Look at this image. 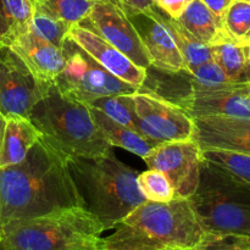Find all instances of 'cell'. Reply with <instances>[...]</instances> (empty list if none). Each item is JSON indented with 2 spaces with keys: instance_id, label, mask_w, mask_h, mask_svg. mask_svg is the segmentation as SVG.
<instances>
[{
  "instance_id": "cell-13",
  "label": "cell",
  "mask_w": 250,
  "mask_h": 250,
  "mask_svg": "<svg viewBox=\"0 0 250 250\" xmlns=\"http://www.w3.org/2000/svg\"><path fill=\"white\" fill-rule=\"evenodd\" d=\"M192 139L200 150L220 149L250 155V119L204 116L193 119Z\"/></svg>"
},
{
  "instance_id": "cell-22",
  "label": "cell",
  "mask_w": 250,
  "mask_h": 250,
  "mask_svg": "<svg viewBox=\"0 0 250 250\" xmlns=\"http://www.w3.org/2000/svg\"><path fill=\"white\" fill-rule=\"evenodd\" d=\"M212 60L226 72L233 82H239V77L246 62L244 45L227 34L226 31L210 44Z\"/></svg>"
},
{
  "instance_id": "cell-38",
  "label": "cell",
  "mask_w": 250,
  "mask_h": 250,
  "mask_svg": "<svg viewBox=\"0 0 250 250\" xmlns=\"http://www.w3.org/2000/svg\"><path fill=\"white\" fill-rule=\"evenodd\" d=\"M0 250H7L6 247L4 246V243H2L1 241H0Z\"/></svg>"
},
{
  "instance_id": "cell-2",
  "label": "cell",
  "mask_w": 250,
  "mask_h": 250,
  "mask_svg": "<svg viewBox=\"0 0 250 250\" xmlns=\"http://www.w3.org/2000/svg\"><path fill=\"white\" fill-rule=\"evenodd\" d=\"M82 208L97 217L104 231L115 229L146 198L138 187V171L114 154L66 159Z\"/></svg>"
},
{
  "instance_id": "cell-34",
  "label": "cell",
  "mask_w": 250,
  "mask_h": 250,
  "mask_svg": "<svg viewBox=\"0 0 250 250\" xmlns=\"http://www.w3.org/2000/svg\"><path fill=\"white\" fill-rule=\"evenodd\" d=\"M234 0H203V2H204V4L214 12L215 16L219 17L222 22H224V17L227 9H229V5Z\"/></svg>"
},
{
  "instance_id": "cell-42",
  "label": "cell",
  "mask_w": 250,
  "mask_h": 250,
  "mask_svg": "<svg viewBox=\"0 0 250 250\" xmlns=\"http://www.w3.org/2000/svg\"><path fill=\"white\" fill-rule=\"evenodd\" d=\"M94 1H98V0H94Z\"/></svg>"
},
{
  "instance_id": "cell-36",
  "label": "cell",
  "mask_w": 250,
  "mask_h": 250,
  "mask_svg": "<svg viewBox=\"0 0 250 250\" xmlns=\"http://www.w3.org/2000/svg\"><path fill=\"white\" fill-rule=\"evenodd\" d=\"M5 125H6V119H5V117L1 115V112H0V142H1L2 133H4Z\"/></svg>"
},
{
  "instance_id": "cell-24",
  "label": "cell",
  "mask_w": 250,
  "mask_h": 250,
  "mask_svg": "<svg viewBox=\"0 0 250 250\" xmlns=\"http://www.w3.org/2000/svg\"><path fill=\"white\" fill-rule=\"evenodd\" d=\"M94 0H32L34 10L45 12L71 27L89 15Z\"/></svg>"
},
{
  "instance_id": "cell-11",
  "label": "cell",
  "mask_w": 250,
  "mask_h": 250,
  "mask_svg": "<svg viewBox=\"0 0 250 250\" xmlns=\"http://www.w3.org/2000/svg\"><path fill=\"white\" fill-rule=\"evenodd\" d=\"M80 24L99 34L139 67L146 70L151 65L132 22L119 6L109 0L95 1L89 15Z\"/></svg>"
},
{
  "instance_id": "cell-30",
  "label": "cell",
  "mask_w": 250,
  "mask_h": 250,
  "mask_svg": "<svg viewBox=\"0 0 250 250\" xmlns=\"http://www.w3.org/2000/svg\"><path fill=\"white\" fill-rule=\"evenodd\" d=\"M224 28L231 38L242 44L250 32V2L234 0L225 14Z\"/></svg>"
},
{
  "instance_id": "cell-39",
  "label": "cell",
  "mask_w": 250,
  "mask_h": 250,
  "mask_svg": "<svg viewBox=\"0 0 250 250\" xmlns=\"http://www.w3.org/2000/svg\"><path fill=\"white\" fill-rule=\"evenodd\" d=\"M178 250H199L198 247H193V248H186V249H178Z\"/></svg>"
},
{
  "instance_id": "cell-6",
  "label": "cell",
  "mask_w": 250,
  "mask_h": 250,
  "mask_svg": "<svg viewBox=\"0 0 250 250\" xmlns=\"http://www.w3.org/2000/svg\"><path fill=\"white\" fill-rule=\"evenodd\" d=\"M188 200L205 233L250 236V186L220 166L203 159Z\"/></svg>"
},
{
  "instance_id": "cell-21",
  "label": "cell",
  "mask_w": 250,
  "mask_h": 250,
  "mask_svg": "<svg viewBox=\"0 0 250 250\" xmlns=\"http://www.w3.org/2000/svg\"><path fill=\"white\" fill-rule=\"evenodd\" d=\"M33 11L32 0H0V49L28 31Z\"/></svg>"
},
{
  "instance_id": "cell-12",
  "label": "cell",
  "mask_w": 250,
  "mask_h": 250,
  "mask_svg": "<svg viewBox=\"0 0 250 250\" xmlns=\"http://www.w3.org/2000/svg\"><path fill=\"white\" fill-rule=\"evenodd\" d=\"M136 28L151 66L166 71L186 68L177 43L165 20V14L158 6L148 11H137L127 15Z\"/></svg>"
},
{
  "instance_id": "cell-43",
  "label": "cell",
  "mask_w": 250,
  "mask_h": 250,
  "mask_svg": "<svg viewBox=\"0 0 250 250\" xmlns=\"http://www.w3.org/2000/svg\"><path fill=\"white\" fill-rule=\"evenodd\" d=\"M249 99H250V94H249Z\"/></svg>"
},
{
  "instance_id": "cell-8",
  "label": "cell",
  "mask_w": 250,
  "mask_h": 250,
  "mask_svg": "<svg viewBox=\"0 0 250 250\" xmlns=\"http://www.w3.org/2000/svg\"><path fill=\"white\" fill-rule=\"evenodd\" d=\"M50 84L37 80L9 48L0 49V112L5 119H29L32 107Z\"/></svg>"
},
{
  "instance_id": "cell-10",
  "label": "cell",
  "mask_w": 250,
  "mask_h": 250,
  "mask_svg": "<svg viewBox=\"0 0 250 250\" xmlns=\"http://www.w3.org/2000/svg\"><path fill=\"white\" fill-rule=\"evenodd\" d=\"M142 136L155 144L192 139L193 119L181 107L137 90L132 93Z\"/></svg>"
},
{
  "instance_id": "cell-26",
  "label": "cell",
  "mask_w": 250,
  "mask_h": 250,
  "mask_svg": "<svg viewBox=\"0 0 250 250\" xmlns=\"http://www.w3.org/2000/svg\"><path fill=\"white\" fill-rule=\"evenodd\" d=\"M202 158L220 166L242 182L250 186V155L237 151L208 149L202 150Z\"/></svg>"
},
{
  "instance_id": "cell-18",
  "label": "cell",
  "mask_w": 250,
  "mask_h": 250,
  "mask_svg": "<svg viewBox=\"0 0 250 250\" xmlns=\"http://www.w3.org/2000/svg\"><path fill=\"white\" fill-rule=\"evenodd\" d=\"M41 141V133L29 119H6L0 142V168L17 165L24 160L32 146Z\"/></svg>"
},
{
  "instance_id": "cell-40",
  "label": "cell",
  "mask_w": 250,
  "mask_h": 250,
  "mask_svg": "<svg viewBox=\"0 0 250 250\" xmlns=\"http://www.w3.org/2000/svg\"><path fill=\"white\" fill-rule=\"evenodd\" d=\"M153 1H154V4H156V1H158V0H153Z\"/></svg>"
},
{
  "instance_id": "cell-32",
  "label": "cell",
  "mask_w": 250,
  "mask_h": 250,
  "mask_svg": "<svg viewBox=\"0 0 250 250\" xmlns=\"http://www.w3.org/2000/svg\"><path fill=\"white\" fill-rule=\"evenodd\" d=\"M109 1L119 6L126 15L137 11H148L155 6L153 0H109Z\"/></svg>"
},
{
  "instance_id": "cell-41",
  "label": "cell",
  "mask_w": 250,
  "mask_h": 250,
  "mask_svg": "<svg viewBox=\"0 0 250 250\" xmlns=\"http://www.w3.org/2000/svg\"><path fill=\"white\" fill-rule=\"evenodd\" d=\"M247 1H248V2H250V0H247Z\"/></svg>"
},
{
  "instance_id": "cell-31",
  "label": "cell",
  "mask_w": 250,
  "mask_h": 250,
  "mask_svg": "<svg viewBox=\"0 0 250 250\" xmlns=\"http://www.w3.org/2000/svg\"><path fill=\"white\" fill-rule=\"evenodd\" d=\"M198 248L199 250H250V236L205 233Z\"/></svg>"
},
{
  "instance_id": "cell-23",
  "label": "cell",
  "mask_w": 250,
  "mask_h": 250,
  "mask_svg": "<svg viewBox=\"0 0 250 250\" xmlns=\"http://www.w3.org/2000/svg\"><path fill=\"white\" fill-rule=\"evenodd\" d=\"M165 14V12H164ZM165 20L167 22V26L177 43L182 58L185 60L186 70H194L195 67L200 66L202 63L208 62L212 60L211 48L208 44L202 43L198 39H195L189 32L183 28L176 20L171 19L170 16L165 14Z\"/></svg>"
},
{
  "instance_id": "cell-20",
  "label": "cell",
  "mask_w": 250,
  "mask_h": 250,
  "mask_svg": "<svg viewBox=\"0 0 250 250\" xmlns=\"http://www.w3.org/2000/svg\"><path fill=\"white\" fill-rule=\"evenodd\" d=\"M176 21L195 39L208 45L214 43L225 31L224 22L215 16L203 0H192Z\"/></svg>"
},
{
  "instance_id": "cell-17",
  "label": "cell",
  "mask_w": 250,
  "mask_h": 250,
  "mask_svg": "<svg viewBox=\"0 0 250 250\" xmlns=\"http://www.w3.org/2000/svg\"><path fill=\"white\" fill-rule=\"evenodd\" d=\"M138 92L153 95L185 110L194 90L192 76L186 68L166 71L150 65L146 68V78Z\"/></svg>"
},
{
  "instance_id": "cell-27",
  "label": "cell",
  "mask_w": 250,
  "mask_h": 250,
  "mask_svg": "<svg viewBox=\"0 0 250 250\" xmlns=\"http://www.w3.org/2000/svg\"><path fill=\"white\" fill-rule=\"evenodd\" d=\"M70 28V24L60 21L45 12L34 10L28 29L43 41L62 49L63 43L68 37Z\"/></svg>"
},
{
  "instance_id": "cell-37",
  "label": "cell",
  "mask_w": 250,
  "mask_h": 250,
  "mask_svg": "<svg viewBox=\"0 0 250 250\" xmlns=\"http://www.w3.org/2000/svg\"><path fill=\"white\" fill-rule=\"evenodd\" d=\"M242 44H250V32L248 34H247L246 38L243 39V42H242Z\"/></svg>"
},
{
  "instance_id": "cell-5",
  "label": "cell",
  "mask_w": 250,
  "mask_h": 250,
  "mask_svg": "<svg viewBox=\"0 0 250 250\" xmlns=\"http://www.w3.org/2000/svg\"><path fill=\"white\" fill-rule=\"evenodd\" d=\"M104 227L82 207L15 220L0 226L7 250H103Z\"/></svg>"
},
{
  "instance_id": "cell-16",
  "label": "cell",
  "mask_w": 250,
  "mask_h": 250,
  "mask_svg": "<svg viewBox=\"0 0 250 250\" xmlns=\"http://www.w3.org/2000/svg\"><path fill=\"white\" fill-rule=\"evenodd\" d=\"M9 49L41 82L54 83L65 65L62 49L43 41L29 29L17 37Z\"/></svg>"
},
{
  "instance_id": "cell-28",
  "label": "cell",
  "mask_w": 250,
  "mask_h": 250,
  "mask_svg": "<svg viewBox=\"0 0 250 250\" xmlns=\"http://www.w3.org/2000/svg\"><path fill=\"white\" fill-rule=\"evenodd\" d=\"M138 187L143 197L148 202L168 203L176 199L175 189L164 173L150 170L138 173Z\"/></svg>"
},
{
  "instance_id": "cell-1",
  "label": "cell",
  "mask_w": 250,
  "mask_h": 250,
  "mask_svg": "<svg viewBox=\"0 0 250 250\" xmlns=\"http://www.w3.org/2000/svg\"><path fill=\"white\" fill-rule=\"evenodd\" d=\"M82 207L66 160L41 141L23 161L0 168V226Z\"/></svg>"
},
{
  "instance_id": "cell-33",
  "label": "cell",
  "mask_w": 250,
  "mask_h": 250,
  "mask_svg": "<svg viewBox=\"0 0 250 250\" xmlns=\"http://www.w3.org/2000/svg\"><path fill=\"white\" fill-rule=\"evenodd\" d=\"M190 1L192 0H158L155 5L171 19L178 20Z\"/></svg>"
},
{
  "instance_id": "cell-7",
  "label": "cell",
  "mask_w": 250,
  "mask_h": 250,
  "mask_svg": "<svg viewBox=\"0 0 250 250\" xmlns=\"http://www.w3.org/2000/svg\"><path fill=\"white\" fill-rule=\"evenodd\" d=\"M62 50L65 65L54 84L67 99L87 105L98 98L137 92L131 84L105 70L70 37L66 38Z\"/></svg>"
},
{
  "instance_id": "cell-19",
  "label": "cell",
  "mask_w": 250,
  "mask_h": 250,
  "mask_svg": "<svg viewBox=\"0 0 250 250\" xmlns=\"http://www.w3.org/2000/svg\"><path fill=\"white\" fill-rule=\"evenodd\" d=\"M88 107H89V111L92 114L95 125H97L98 128L100 129L103 136L105 137V139L109 142L111 146H115L124 148L126 150L131 151L134 155L143 159L154 146H158L154 142L149 141L144 136L139 134L138 132L114 121L109 116H106L104 112L99 111V110L94 109L92 106Z\"/></svg>"
},
{
  "instance_id": "cell-4",
  "label": "cell",
  "mask_w": 250,
  "mask_h": 250,
  "mask_svg": "<svg viewBox=\"0 0 250 250\" xmlns=\"http://www.w3.org/2000/svg\"><path fill=\"white\" fill-rule=\"evenodd\" d=\"M29 120L41 133L42 143L65 160L112 153V146L95 125L89 107L61 95L54 83L32 107Z\"/></svg>"
},
{
  "instance_id": "cell-14",
  "label": "cell",
  "mask_w": 250,
  "mask_h": 250,
  "mask_svg": "<svg viewBox=\"0 0 250 250\" xmlns=\"http://www.w3.org/2000/svg\"><path fill=\"white\" fill-rule=\"evenodd\" d=\"M68 37L105 70L131 84L137 90L141 88L146 78V70L137 66L133 61L129 60L119 49L107 43L99 34L78 23L71 27Z\"/></svg>"
},
{
  "instance_id": "cell-25",
  "label": "cell",
  "mask_w": 250,
  "mask_h": 250,
  "mask_svg": "<svg viewBox=\"0 0 250 250\" xmlns=\"http://www.w3.org/2000/svg\"><path fill=\"white\" fill-rule=\"evenodd\" d=\"M87 105L104 112L106 116H109L114 121L119 122V124L124 125V126L128 127V128L133 129L141 134L138 117L134 111L132 94L102 97L88 103Z\"/></svg>"
},
{
  "instance_id": "cell-15",
  "label": "cell",
  "mask_w": 250,
  "mask_h": 250,
  "mask_svg": "<svg viewBox=\"0 0 250 250\" xmlns=\"http://www.w3.org/2000/svg\"><path fill=\"white\" fill-rule=\"evenodd\" d=\"M250 83L236 82L212 90L193 92L185 111L192 119L229 116L250 119Z\"/></svg>"
},
{
  "instance_id": "cell-35",
  "label": "cell",
  "mask_w": 250,
  "mask_h": 250,
  "mask_svg": "<svg viewBox=\"0 0 250 250\" xmlns=\"http://www.w3.org/2000/svg\"><path fill=\"white\" fill-rule=\"evenodd\" d=\"M244 54H246V62H244L243 71L239 77V82L250 83V44H243Z\"/></svg>"
},
{
  "instance_id": "cell-9",
  "label": "cell",
  "mask_w": 250,
  "mask_h": 250,
  "mask_svg": "<svg viewBox=\"0 0 250 250\" xmlns=\"http://www.w3.org/2000/svg\"><path fill=\"white\" fill-rule=\"evenodd\" d=\"M143 160L148 168L160 171L167 177L176 198L188 199L197 189L203 158L193 139L158 144Z\"/></svg>"
},
{
  "instance_id": "cell-29",
  "label": "cell",
  "mask_w": 250,
  "mask_h": 250,
  "mask_svg": "<svg viewBox=\"0 0 250 250\" xmlns=\"http://www.w3.org/2000/svg\"><path fill=\"white\" fill-rule=\"evenodd\" d=\"M190 76H192V84L194 92L219 89V88H224L232 83H236L226 75V72L214 60H210L195 67L194 70L190 71Z\"/></svg>"
},
{
  "instance_id": "cell-3",
  "label": "cell",
  "mask_w": 250,
  "mask_h": 250,
  "mask_svg": "<svg viewBox=\"0 0 250 250\" xmlns=\"http://www.w3.org/2000/svg\"><path fill=\"white\" fill-rule=\"evenodd\" d=\"M204 237L188 199L146 200L103 238V250H178L198 247Z\"/></svg>"
}]
</instances>
